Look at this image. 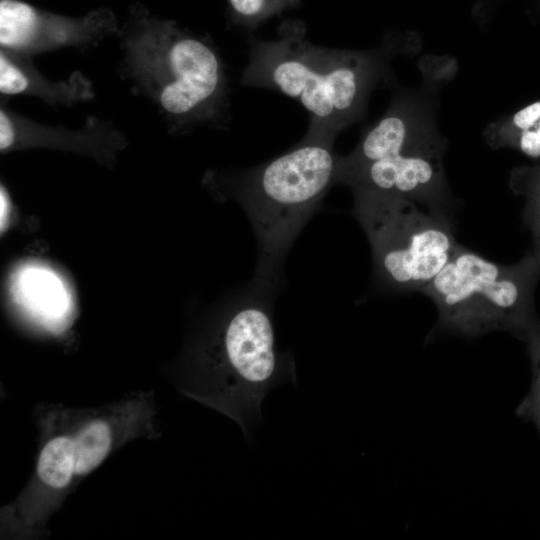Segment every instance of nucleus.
I'll return each instance as SVG.
<instances>
[{
  "label": "nucleus",
  "mask_w": 540,
  "mask_h": 540,
  "mask_svg": "<svg viewBox=\"0 0 540 540\" xmlns=\"http://www.w3.org/2000/svg\"><path fill=\"white\" fill-rule=\"evenodd\" d=\"M28 88L27 75L8 56L0 54V91L5 95L23 93Z\"/></svg>",
  "instance_id": "nucleus-14"
},
{
  "label": "nucleus",
  "mask_w": 540,
  "mask_h": 540,
  "mask_svg": "<svg viewBox=\"0 0 540 540\" xmlns=\"http://www.w3.org/2000/svg\"><path fill=\"white\" fill-rule=\"evenodd\" d=\"M228 3L238 22L254 27L296 7L300 0H228Z\"/></svg>",
  "instance_id": "nucleus-13"
},
{
  "label": "nucleus",
  "mask_w": 540,
  "mask_h": 540,
  "mask_svg": "<svg viewBox=\"0 0 540 540\" xmlns=\"http://www.w3.org/2000/svg\"><path fill=\"white\" fill-rule=\"evenodd\" d=\"M39 19L33 7L19 0L0 1V44L20 50L33 45Z\"/></svg>",
  "instance_id": "nucleus-11"
},
{
  "label": "nucleus",
  "mask_w": 540,
  "mask_h": 540,
  "mask_svg": "<svg viewBox=\"0 0 540 540\" xmlns=\"http://www.w3.org/2000/svg\"><path fill=\"white\" fill-rule=\"evenodd\" d=\"M540 270L528 252L503 265L459 244L421 292L437 305L440 324L466 335L509 331L525 339L539 322L533 293Z\"/></svg>",
  "instance_id": "nucleus-5"
},
{
  "label": "nucleus",
  "mask_w": 540,
  "mask_h": 540,
  "mask_svg": "<svg viewBox=\"0 0 540 540\" xmlns=\"http://www.w3.org/2000/svg\"><path fill=\"white\" fill-rule=\"evenodd\" d=\"M508 148H512L522 152L523 154L532 157H540V120L535 123L530 129L518 135L509 144Z\"/></svg>",
  "instance_id": "nucleus-15"
},
{
  "label": "nucleus",
  "mask_w": 540,
  "mask_h": 540,
  "mask_svg": "<svg viewBox=\"0 0 540 540\" xmlns=\"http://www.w3.org/2000/svg\"><path fill=\"white\" fill-rule=\"evenodd\" d=\"M338 158L333 141L304 136L291 150L244 173L239 199L259 243L251 284L276 293L289 247L335 184Z\"/></svg>",
  "instance_id": "nucleus-4"
},
{
  "label": "nucleus",
  "mask_w": 540,
  "mask_h": 540,
  "mask_svg": "<svg viewBox=\"0 0 540 540\" xmlns=\"http://www.w3.org/2000/svg\"><path fill=\"white\" fill-rule=\"evenodd\" d=\"M353 193V213L370 242L379 284L422 291L457 245L447 212L396 196Z\"/></svg>",
  "instance_id": "nucleus-6"
},
{
  "label": "nucleus",
  "mask_w": 540,
  "mask_h": 540,
  "mask_svg": "<svg viewBox=\"0 0 540 540\" xmlns=\"http://www.w3.org/2000/svg\"><path fill=\"white\" fill-rule=\"evenodd\" d=\"M14 140L13 124L7 113L2 109L0 111V148L5 150L9 148Z\"/></svg>",
  "instance_id": "nucleus-16"
},
{
  "label": "nucleus",
  "mask_w": 540,
  "mask_h": 540,
  "mask_svg": "<svg viewBox=\"0 0 540 540\" xmlns=\"http://www.w3.org/2000/svg\"><path fill=\"white\" fill-rule=\"evenodd\" d=\"M533 239H534V245H533V249L531 253L533 254L537 262L538 268L540 270V234L533 236Z\"/></svg>",
  "instance_id": "nucleus-18"
},
{
  "label": "nucleus",
  "mask_w": 540,
  "mask_h": 540,
  "mask_svg": "<svg viewBox=\"0 0 540 540\" xmlns=\"http://www.w3.org/2000/svg\"><path fill=\"white\" fill-rule=\"evenodd\" d=\"M10 292L14 303L37 326L54 334L70 326L73 298L53 269L39 263L20 266L11 277Z\"/></svg>",
  "instance_id": "nucleus-10"
},
{
  "label": "nucleus",
  "mask_w": 540,
  "mask_h": 540,
  "mask_svg": "<svg viewBox=\"0 0 540 540\" xmlns=\"http://www.w3.org/2000/svg\"><path fill=\"white\" fill-rule=\"evenodd\" d=\"M161 58V108L182 121L212 117L225 89L222 62L212 46L197 37L172 34Z\"/></svg>",
  "instance_id": "nucleus-8"
},
{
  "label": "nucleus",
  "mask_w": 540,
  "mask_h": 540,
  "mask_svg": "<svg viewBox=\"0 0 540 540\" xmlns=\"http://www.w3.org/2000/svg\"><path fill=\"white\" fill-rule=\"evenodd\" d=\"M447 140L439 130L403 149L343 176L338 184L411 200L447 212L450 195L443 156Z\"/></svg>",
  "instance_id": "nucleus-7"
},
{
  "label": "nucleus",
  "mask_w": 540,
  "mask_h": 540,
  "mask_svg": "<svg viewBox=\"0 0 540 540\" xmlns=\"http://www.w3.org/2000/svg\"><path fill=\"white\" fill-rule=\"evenodd\" d=\"M10 200H9V196L6 192V190L3 188V186L1 187V191H0V216H1V219H0V222H1V230H3L5 228V225L7 223V220H8V217H9V214H10V210H11V207H10Z\"/></svg>",
  "instance_id": "nucleus-17"
},
{
  "label": "nucleus",
  "mask_w": 540,
  "mask_h": 540,
  "mask_svg": "<svg viewBox=\"0 0 540 540\" xmlns=\"http://www.w3.org/2000/svg\"><path fill=\"white\" fill-rule=\"evenodd\" d=\"M510 187L523 196V219L533 236L540 234V164L514 168L510 174Z\"/></svg>",
  "instance_id": "nucleus-12"
},
{
  "label": "nucleus",
  "mask_w": 540,
  "mask_h": 540,
  "mask_svg": "<svg viewBox=\"0 0 540 540\" xmlns=\"http://www.w3.org/2000/svg\"><path fill=\"white\" fill-rule=\"evenodd\" d=\"M439 84L426 78L424 87L398 93L386 113L362 135L351 153L339 156L335 184L348 173L438 131L436 93Z\"/></svg>",
  "instance_id": "nucleus-9"
},
{
  "label": "nucleus",
  "mask_w": 540,
  "mask_h": 540,
  "mask_svg": "<svg viewBox=\"0 0 540 540\" xmlns=\"http://www.w3.org/2000/svg\"><path fill=\"white\" fill-rule=\"evenodd\" d=\"M34 470L19 495L1 509L4 536L45 535L49 520L78 485L118 449L138 438L157 439L154 393L138 390L95 407L39 403Z\"/></svg>",
  "instance_id": "nucleus-1"
},
{
  "label": "nucleus",
  "mask_w": 540,
  "mask_h": 540,
  "mask_svg": "<svg viewBox=\"0 0 540 540\" xmlns=\"http://www.w3.org/2000/svg\"><path fill=\"white\" fill-rule=\"evenodd\" d=\"M274 295L250 284L202 360L175 382L187 397L237 422L246 436L261 416L264 396L294 377L292 359L275 348Z\"/></svg>",
  "instance_id": "nucleus-3"
},
{
  "label": "nucleus",
  "mask_w": 540,
  "mask_h": 540,
  "mask_svg": "<svg viewBox=\"0 0 540 540\" xmlns=\"http://www.w3.org/2000/svg\"><path fill=\"white\" fill-rule=\"evenodd\" d=\"M395 46L390 41L365 51L327 48L308 40L303 22L288 20L276 39L251 41L241 81L296 100L310 115L305 136L334 141L363 118Z\"/></svg>",
  "instance_id": "nucleus-2"
}]
</instances>
